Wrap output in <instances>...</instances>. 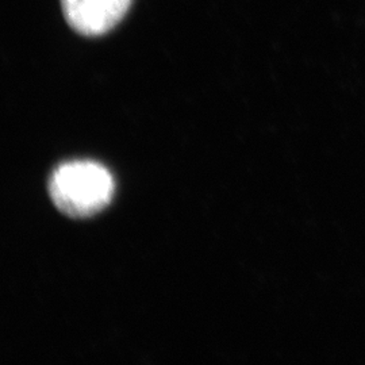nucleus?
I'll list each match as a JSON object with an SVG mask.
<instances>
[{"mask_svg": "<svg viewBox=\"0 0 365 365\" xmlns=\"http://www.w3.org/2000/svg\"><path fill=\"white\" fill-rule=\"evenodd\" d=\"M53 203L66 215L86 218L102 211L114 195L113 175L95 161H71L53 172Z\"/></svg>", "mask_w": 365, "mask_h": 365, "instance_id": "nucleus-1", "label": "nucleus"}, {"mask_svg": "<svg viewBox=\"0 0 365 365\" xmlns=\"http://www.w3.org/2000/svg\"><path fill=\"white\" fill-rule=\"evenodd\" d=\"M66 22L87 37H98L117 26L131 0H61Z\"/></svg>", "mask_w": 365, "mask_h": 365, "instance_id": "nucleus-2", "label": "nucleus"}]
</instances>
